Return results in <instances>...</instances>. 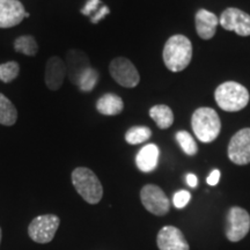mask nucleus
I'll use <instances>...</instances> for the list:
<instances>
[{
  "mask_svg": "<svg viewBox=\"0 0 250 250\" xmlns=\"http://www.w3.org/2000/svg\"><path fill=\"white\" fill-rule=\"evenodd\" d=\"M166 67L171 72H181L189 66L192 58V44L184 35H174L166 42L162 51Z\"/></svg>",
  "mask_w": 250,
  "mask_h": 250,
  "instance_id": "nucleus-1",
  "label": "nucleus"
},
{
  "mask_svg": "<svg viewBox=\"0 0 250 250\" xmlns=\"http://www.w3.org/2000/svg\"><path fill=\"white\" fill-rule=\"evenodd\" d=\"M214 99L223 110L236 112L247 107L250 95L248 89L241 83L236 81H226L217 87Z\"/></svg>",
  "mask_w": 250,
  "mask_h": 250,
  "instance_id": "nucleus-2",
  "label": "nucleus"
},
{
  "mask_svg": "<svg viewBox=\"0 0 250 250\" xmlns=\"http://www.w3.org/2000/svg\"><path fill=\"white\" fill-rule=\"evenodd\" d=\"M191 126L197 139L208 144L218 138L221 130V121L214 109L201 107L192 114Z\"/></svg>",
  "mask_w": 250,
  "mask_h": 250,
  "instance_id": "nucleus-3",
  "label": "nucleus"
},
{
  "mask_svg": "<svg viewBox=\"0 0 250 250\" xmlns=\"http://www.w3.org/2000/svg\"><path fill=\"white\" fill-rule=\"evenodd\" d=\"M71 179L72 184L83 201L92 205L101 202L103 187L93 170L86 167H78L72 171Z\"/></svg>",
  "mask_w": 250,
  "mask_h": 250,
  "instance_id": "nucleus-4",
  "label": "nucleus"
},
{
  "mask_svg": "<svg viewBox=\"0 0 250 250\" xmlns=\"http://www.w3.org/2000/svg\"><path fill=\"white\" fill-rule=\"evenodd\" d=\"M59 224H61V219L57 215H40V217L33 219L28 227V234L34 242L49 243L55 237Z\"/></svg>",
  "mask_w": 250,
  "mask_h": 250,
  "instance_id": "nucleus-5",
  "label": "nucleus"
},
{
  "mask_svg": "<svg viewBox=\"0 0 250 250\" xmlns=\"http://www.w3.org/2000/svg\"><path fill=\"white\" fill-rule=\"evenodd\" d=\"M109 72L112 79L125 88H133L140 83L138 70L127 58L117 57L112 59L109 65Z\"/></svg>",
  "mask_w": 250,
  "mask_h": 250,
  "instance_id": "nucleus-6",
  "label": "nucleus"
},
{
  "mask_svg": "<svg viewBox=\"0 0 250 250\" xmlns=\"http://www.w3.org/2000/svg\"><path fill=\"white\" fill-rule=\"evenodd\" d=\"M140 199L144 208L152 214L166 215L170 210V203L164 190L155 184H146L140 190Z\"/></svg>",
  "mask_w": 250,
  "mask_h": 250,
  "instance_id": "nucleus-7",
  "label": "nucleus"
},
{
  "mask_svg": "<svg viewBox=\"0 0 250 250\" xmlns=\"http://www.w3.org/2000/svg\"><path fill=\"white\" fill-rule=\"evenodd\" d=\"M250 230V215L245 208L233 206L226 219V236L230 242H239Z\"/></svg>",
  "mask_w": 250,
  "mask_h": 250,
  "instance_id": "nucleus-8",
  "label": "nucleus"
},
{
  "mask_svg": "<svg viewBox=\"0 0 250 250\" xmlns=\"http://www.w3.org/2000/svg\"><path fill=\"white\" fill-rule=\"evenodd\" d=\"M228 158L237 166L250 164V127H245L234 134L228 144Z\"/></svg>",
  "mask_w": 250,
  "mask_h": 250,
  "instance_id": "nucleus-9",
  "label": "nucleus"
},
{
  "mask_svg": "<svg viewBox=\"0 0 250 250\" xmlns=\"http://www.w3.org/2000/svg\"><path fill=\"white\" fill-rule=\"evenodd\" d=\"M219 23L224 29L235 31L239 36H250V15L241 9L226 8L220 15Z\"/></svg>",
  "mask_w": 250,
  "mask_h": 250,
  "instance_id": "nucleus-10",
  "label": "nucleus"
},
{
  "mask_svg": "<svg viewBox=\"0 0 250 250\" xmlns=\"http://www.w3.org/2000/svg\"><path fill=\"white\" fill-rule=\"evenodd\" d=\"M26 9L19 0H0V28L18 26L26 18Z\"/></svg>",
  "mask_w": 250,
  "mask_h": 250,
  "instance_id": "nucleus-11",
  "label": "nucleus"
},
{
  "mask_svg": "<svg viewBox=\"0 0 250 250\" xmlns=\"http://www.w3.org/2000/svg\"><path fill=\"white\" fill-rule=\"evenodd\" d=\"M156 245L160 250H190L183 233L174 226L161 228L156 236Z\"/></svg>",
  "mask_w": 250,
  "mask_h": 250,
  "instance_id": "nucleus-12",
  "label": "nucleus"
},
{
  "mask_svg": "<svg viewBox=\"0 0 250 250\" xmlns=\"http://www.w3.org/2000/svg\"><path fill=\"white\" fill-rule=\"evenodd\" d=\"M67 74L66 64L58 56H52L48 59L45 65L44 81L50 90L56 92L64 83V79Z\"/></svg>",
  "mask_w": 250,
  "mask_h": 250,
  "instance_id": "nucleus-13",
  "label": "nucleus"
},
{
  "mask_svg": "<svg viewBox=\"0 0 250 250\" xmlns=\"http://www.w3.org/2000/svg\"><path fill=\"white\" fill-rule=\"evenodd\" d=\"M65 64H66L68 79L76 86L81 76L90 67L89 59L85 52L78 51V50H70L67 52Z\"/></svg>",
  "mask_w": 250,
  "mask_h": 250,
  "instance_id": "nucleus-14",
  "label": "nucleus"
},
{
  "mask_svg": "<svg viewBox=\"0 0 250 250\" xmlns=\"http://www.w3.org/2000/svg\"><path fill=\"white\" fill-rule=\"evenodd\" d=\"M196 30L202 40H211L215 35L219 19L217 15L208 9H199L195 17Z\"/></svg>",
  "mask_w": 250,
  "mask_h": 250,
  "instance_id": "nucleus-15",
  "label": "nucleus"
},
{
  "mask_svg": "<svg viewBox=\"0 0 250 250\" xmlns=\"http://www.w3.org/2000/svg\"><path fill=\"white\" fill-rule=\"evenodd\" d=\"M160 151L155 144H147L138 152L136 156V164L143 173H151L156 168L159 162Z\"/></svg>",
  "mask_w": 250,
  "mask_h": 250,
  "instance_id": "nucleus-16",
  "label": "nucleus"
},
{
  "mask_svg": "<svg viewBox=\"0 0 250 250\" xmlns=\"http://www.w3.org/2000/svg\"><path fill=\"white\" fill-rule=\"evenodd\" d=\"M123 100L114 93L104 94L96 102V110L104 116H116L123 111Z\"/></svg>",
  "mask_w": 250,
  "mask_h": 250,
  "instance_id": "nucleus-17",
  "label": "nucleus"
},
{
  "mask_svg": "<svg viewBox=\"0 0 250 250\" xmlns=\"http://www.w3.org/2000/svg\"><path fill=\"white\" fill-rule=\"evenodd\" d=\"M149 116L155 124L158 125L159 129H168L174 123V114L173 110L166 104H158L149 109Z\"/></svg>",
  "mask_w": 250,
  "mask_h": 250,
  "instance_id": "nucleus-18",
  "label": "nucleus"
},
{
  "mask_svg": "<svg viewBox=\"0 0 250 250\" xmlns=\"http://www.w3.org/2000/svg\"><path fill=\"white\" fill-rule=\"evenodd\" d=\"M18 121V110L11 100L0 93V124L12 126Z\"/></svg>",
  "mask_w": 250,
  "mask_h": 250,
  "instance_id": "nucleus-19",
  "label": "nucleus"
},
{
  "mask_svg": "<svg viewBox=\"0 0 250 250\" xmlns=\"http://www.w3.org/2000/svg\"><path fill=\"white\" fill-rule=\"evenodd\" d=\"M14 50L19 54L34 57L39 51V45H37L36 40L31 35H22L15 39Z\"/></svg>",
  "mask_w": 250,
  "mask_h": 250,
  "instance_id": "nucleus-20",
  "label": "nucleus"
},
{
  "mask_svg": "<svg viewBox=\"0 0 250 250\" xmlns=\"http://www.w3.org/2000/svg\"><path fill=\"white\" fill-rule=\"evenodd\" d=\"M152 131L147 126H132L125 133V140L130 145H139L151 138Z\"/></svg>",
  "mask_w": 250,
  "mask_h": 250,
  "instance_id": "nucleus-21",
  "label": "nucleus"
},
{
  "mask_svg": "<svg viewBox=\"0 0 250 250\" xmlns=\"http://www.w3.org/2000/svg\"><path fill=\"white\" fill-rule=\"evenodd\" d=\"M99 72L95 70V68L90 66L88 70H87L85 73L81 76V78L78 81L77 86L79 87V89L81 92H85V93H88V92H92L94 89V87L96 86V83H98L99 81Z\"/></svg>",
  "mask_w": 250,
  "mask_h": 250,
  "instance_id": "nucleus-22",
  "label": "nucleus"
},
{
  "mask_svg": "<svg viewBox=\"0 0 250 250\" xmlns=\"http://www.w3.org/2000/svg\"><path fill=\"white\" fill-rule=\"evenodd\" d=\"M176 140L182 148V151L188 155H195L198 152V146L193 137L188 131H179L176 133Z\"/></svg>",
  "mask_w": 250,
  "mask_h": 250,
  "instance_id": "nucleus-23",
  "label": "nucleus"
},
{
  "mask_svg": "<svg viewBox=\"0 0 250 250\" xmlns=\"http://www.w3.org/2000/svg\"><path fill=\"white\" fill-rule=\"evenodd\" d=\"M20 73V65L17 62L11 61L0 64V81L9 83L15 80Z\"/></svg>",
  "mask_w": 250,
  "mask_h": 250,
  "instance_id": "nucleus-24",
  "label": "nucleus"
},
{
  "mask_svg": "<svg viewBox=\"0 0 250 250\" xmlns=\"http://www.w3.org/2000/svg\"><path fill=\"white\" fill-rule=\"evenodd\" d=\"M190 199H191V195L187 190H180L175 193L173 197V204L176 208H183L189 204Z\"/></svg>",
  "mask_w": 250,
  "mask_h": 250,
  "instance_id": "nucleus-25",
  "label": "nucleus"
},
{
  "mask_svg": "<svg viewBox=\"0 0 250 250\" xmlns=\"http://www.w3.org/2000/svg\"><path fill=\"white\" fill-rule=\"evenodd\" d=\"M100 5H101V1H100V0H88L87 4L85 5V7L81 9V13L83 15H87V17H88V15H92L93 12H95Z\"/></svg>",
  "mask_w": 250,
  "mask_h": 250,
  "instance_id": "nucleus-26",
  "label": "nucleus"
},
{
  "mask_svg": "<svg viewBox=\"0 0 250 250\" xmlns=\"http://www.w3.org/2000/svg\"><path fill=\"white\" fill-rule=\"evenodd\" d=\"M110 13V9H109L107 6H102L101 8L99 9V12L96 14H94L92 18H90V22L96 24L98 22H100V21L102 20V19H104L107 15Z\"/></svg>",
  "mask_w": 250,
  "mask_h": 250,
  "instance_id": "nucleus-27",
  "label": "nucleus"
},
{
  "mask_svg": "<svg viewBox=\"0 0 250 250\" xmlns=\"http://www.w3.org/2000/svg\"><path fill=\"white\" fill-rule=\"evenodd\" d=\"M219 180H220V171L218 169H214L212 170L211 174L208 176L206 182H208V186H217L219 183Z\"/></svg>",
  "mask_w": 250,
  "mask_h": 250,
  "instance_id": "nucleus-28",
  "label": "nucleus"
},
{
  "mask_svg": "<svg viewBox=\"0 0 250 250\" xmlns=\"http://www.w3.org/2000/svg\"><path fill=\"white\" fill-rule=\"evenodd\" d=\"M187 183L190 188H196L198 186V180L195 174H188L187 175Z\"/></svg>",
  "mask_w": 250,
  "mask_h": 250,
  "instance_id": "nucleus-29",
  "label": "nucleus"
},
{
  "mask_svg": "<svg viewBox=\"0 0 250 250\" xmlns=\"http://www.w3.org/2000/svg\"><path fill=\"white\" fill-rule=\"evenodd\" d=\"M0 242H1V228H0Z\"/></svg>",
  "mask_w": 250,
  "mask_h": 250,
  "instance_id": "nucleus-30",
  "label": "nucleus"
}]
</instances>
